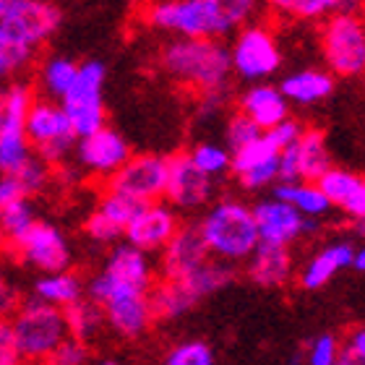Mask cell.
<instances>
[{"instance_id": "obj_1", "label": "cell", "mask_w": 365, "mask_h": 365, "mask_svg": "<svg viewBox=\"0 0 365 365\" xmlns=\"http://www.w3.org/2000/svg\"><path fill=\"white\" fill-rule=\"evenodd\" d=\"M256 14L251 0H162L144 11V21L173 39H220L243 29Z\"/></svg>"}, {"instance_id": "obj_2", "label": "cell", "mask_w": 365, "mask_h": 365, "mask_svg": "<svg viewBox=\"0 0 365 365\" xmlns=\"http://www.w3.org/2000/svg\"><path fill=\"white\" fill-rule=\"evenodd\" d=\"M196 230L209 256L227 267L248 261L261 243L256 220H253V206L243 204L237 198L214 201L204 212V217L198 220Z\"/></svg>"}, {"instance_id": "obj_3", "label": "cell", "mask_w": 365, "mask_h": 365, "mask_svg": "<svg viewBox=\"0 0 365 365\" xmlns=\"http://www.w3.org/2000/svg\"><path fill=\"white\" fill-rule=\"evenodd\" d=\"M162 71L178 84L201 94L225 91L230 81V53L220 39H170L160 53Z\"/></svg>"}, {"instance_id": "obj_4", "label": "cell", "mask_w": 365, "mask_h": 365, "mask_svg": "<svg viewBox=\"0 0 365 365\" xmlns=\"http://www.w3.org/2000/svg\"><path fill=\"white\" fill-rule=\"evenodd\" d=\"M11 331L16 339V350L24 363H45L66 339L68 327L61 308L42 303L37 297L21 300L11 316Z\"/></svg>"}, {"instance_id": "obj_5", "label": "cell", "mask_w": 365, "mask_h": 365, "mask_svg": "<svg viewBox=\"0 0 365 365\" xmlns=\"http://www.w3.org/2000/svg\"><path fill=\"white\" fill-rule=\"evenodd\" d=\"M321 55L331 76L365 73V16L352 6H344L324 19Z\"/></svg>"}, {"instance_id": "obj_6", "label": "cell", "mask_w": 365, "mask_h": 365, "mask_svg": "<svg viewBox=\"0 0 365 365\" xmlns=\"http://www.w3.org/2000/svg\"><path fill=\"white\" fill-rule=\"evenodd\" d=\"M154 287L152 259L128 243L113 245L102 272L89 282V297L97 305L120 295H149Z\"/></svg>"}, {"instance_id": "obj_7", "label": "cell", "mask_w": 365, "mask_h": 365, "mask_svg": "<svg viewBox=\"0 0 365 365\" xmlns=\"http://www.w3.org/2000/svg\"><path fill=\"white\" fill-rule=\"evenodd\" d=\"M227 53L232 73L251 84H267L282 66L279 39L264 21H248L237 29Z\"/></svg>"}, {"instance_id": "obj_8", "label": "cell", "mask_w": 365, "mask_h": 365, "mask_svg": "<svg viewBox=\"0 0 365 365\" xmlns=\"http://www.w3.org/2000/svg\"><path fill=\"white\" fill-rule=\"evenodd\" d=\"M34 99L29 84L0 91V175H16L34 157L26 138V113Z\"/></svg>"}, {"instance_id": "obj_9", "label": "cell", "mask_w": 365, "mask_h": 365, "mask_svg": "<svg viewBox=\"0 0 365 365\" xmlns=\"http://www.w3.org/2000/svg\"><path fill=\"white\" fill-rule=\"evenodd\" d=\"M26 138L34 157L50 165L61 168L66 165L68 154L76 149V133L71 128L63 107L53 99H34L26 113Z\"/></svg>"}, {"instance_id": "obj_10", "label": "cell", "mask_w": 365, "mask_h": 365, "mask_svg": "<svg viewBox=\"0 0 365 365\" xmlns=\"http://www.w3.org/2000/svg\"><path fill=\"white\" fill-rule=\"evenodd\" d=\"M105 76H107V71L99 61L78 63L76 84L71 86L68 94L58 102V105L63 107L66 118H68L76 138H84L107 125L105 97H102Z\"/></svg>"}, {"instance_id": "obj_11", "label": "cell", "mask_w": 365, "mask_h": 365, "mask_svg": "<svg viewBox=\"0 0 365 365\" xmlns=\"http://www.w3.org/2000/svg\"><path fill=\"white\" fill-rule=\"evenodd\" d=\"M61 8L45 0H0V29L19 45L39 47L61 29Z\"/></svg>"}, {"instance_id": "obj_12", "label": "cell", "mask_w": 365, "mask_h": 365, "mask_svg": "<svg viewBox=\"0 0 365 365\" xmlns=\"http://www.w3.org/2000/svg\"><path fill=\"white\" fill-rule=\"evenodd\" d=\"M168 182V157L162 154H130V160L107 180V190L130 198L133 204L162 201Z\"/></svg>"}, {"instance_id": "obj_13", "label": "cell", "mask_w": 365, "mask_h": 365, "mask_svg": "<svg viewBox=\"0 0 365 365\" xmlns=\"http://www.w3.org/2000/svg\"><path fill=\"white\" fill-rule=\"evenodd\" d=\"M8 251L14 253V256H19L24 264H29L31 269H37V272H42V274L68 272L71 259H73L66 235H63L55 225L42 222V220L34 222Z\"/></svg>"}, {"instance_id": "obj_14", "label": "cell", "mask_w": 365, "mask_h": 365, "mask_svg": "<svg viewBox=\"0 0 365 365\" xmlns=\"http://www.w3.org/2000/svg\"><path fill=\"white\" fill-rule=\"evenodd\" d=\"M217 182L206 178L201 170L190 162L188 152L168 157V182H165V196L162 201L170 204L175 212H198L209 209L214 198Z\"/></svg>"}, {"instance_id": "obj_15", "label": "cell", "mask_w": 365, "mask_h": 365, "mask_svg": "<svg viewBox=\"0 0 365 365\" xmlns=\"http://www.w3.org/2000/svg\"><path fill=\"white\" fill-rule=\"evenodd\" d=\"M279 157L282 149L274 144L267 133H261L256 141L248 146L232 152V165H230V175L235 182L248 193H259V190L274 188L279 182Z\"/></svg>"}, {"instance_id": "obj_16", "label": "cell", "mask_w": 365, "mask_h": 365, "mask_svg": "<svg viewBox=\"0 0 365 365\" xmlns=\"http://www.w3.org/2000/svg\"><path fill=\"white\" fill-rule=\"evenodd\" d=\"M331 165L327 133L321 128H303L292 146H287L279 157V182H319L321 175Z\"/></svg>"}, {"instance_id": "obj_17", "label": "cell", "mask_w": 365, "mask_h": 365, "mask_svg": "<svg viewBox=\"0 0 365 365\" xmlns=\"http://www.w3.org/2000/svg\"><path fill=\"white\" fill-rule=\"evenodd\" d=\"M178 230H180V217L175 209L165 201H152V204H141L133 212L123 237L128 245L149 256V253L165 251V245L175 237Z\"/></svg>"}, {"instance_id": "obj_18", "label": "cell", "mask_w": 365, "mask_h": 365, "mask_svg": "<svg viewBox=\"0 0 365 365\" xmlns=\"http://www.w3.org/2000/svg\"><path fill=\"white\" fill-rule=\"evenodd\" d=\"M73 154H76V165L84 173H89L94 178H102L107 182L130 160L133 152H130L128 141H125V136H123L120 130L105 125V128L94 130L89 136L78 138Z\"/></svg>"}, {"instance_id": "obj_19", "label": "cell", "mask_w": 365, "mask_h": 365, "mask_svg": "<svg viewBox=\"0 0 365 365\" xmlns=\"http://www.w3.org/2000/svg\"><path fill=\"white\" fill-rule=\"evenodd\" d=\"M253 220L261 243L282 245V248H292L305 232L319 227V222L303 220L292 206L282 204L277 198H264L253 206Z\"/></svg>"}, {"instance_id": "obj_20", "label": "cell", "mask_w": 365, "mask_h": 365, "mask_svg": "<svg viewBox=\"0 0 365 365\" xmlns=\"http://www.w3.org/2000/svg\"><path fill=\"white\" fill-rule=\"evenodd\" d=\"M331 209H339L355 222L358 235L365 237V178L344 168H329L319 180Z\"/></svg>"}, {"instance_id": "obj_21", "label": "cell", "mask_w": 365, "mask_h": 365, "mask_svg": "<svg viewBox=\"0 0 365 365\" xmlns=\"http://www.w3.org/2000/svg\"><path fill=\"white\" fill-rule=\"evenodd\" d=\"M355 245L350 240H329L313 251L297 272V282L303 289H321L334 279L336 274L355 264Z\"/></svg>"}, {"instance_id": "obj_22", "label": "cell", "mask_w": 365, "mask_h": 365, "mask_svg": "<svg viewBox=\"0 0 365 365\" xmlns=\"http://www.w3.org/2000/svg\"><path fill=\"white\" fill-rule=\"evenodd\" d=\"M237 113L245 115L248 120L261 130L277 128L284 120H289V102L274 84H251L237 99Z\"/></svg>"}, {"instance_id": "obj_23", "label": "cell", "mask_w": 365, "mask_h": 365, "mask_svg": "<svg viewBox=\"0 0 365 365\" xmlns=\"http://www.w3.org/2000/svg\"><path fill=\"white\" fill-rule=\"evenodd\" d=\"M212 261L204 240L198 235L196 225H180L175 237L162 251V274L165 279H182Z\"/></svg>"}, {"instance_id": "obj_24", "label": "cell", "mask_w": 365, "mask_h": 365, "mask_svg": "<svg viewBox=\"0 0 365 365\" xmlns=\"http://www.w3.org/2000/svg\"><path fill=\"white\" fill-rule=\"evenodd\" d=\"M105 313V324L120 336H141L154 324V311L149 295H120L99 305Z\"/></svg>"}, {"instance_id": "obj_25", "label": "cell", "mask_w": 365, "mask_h": 365, "mask_svg": "<svg viewBox=\"0 0 365 365\" xmlns=\"http://www.w3.org/2000/svg\"><path fill=\"white\" fill-rule=\"evenodd\" d=\"M245 269H248L251 282L259 287H284L295 274V256L289 248H282V245L259 243L251 259L245 261Z\"/></svg>"}, {"instance_id": "obj_26", "label": "cell", "mask_w": 365, "mask_h": 365, "mask_svg": "<svg viewBox=\"0 0 365 365\" xmlns=\"http://www.w3.org/2000/svg\"><path fill=\"white\" fill-rule=\"evenodd\" d=\"M279 91L284 94L289 105H319L331 97L334 91V76L321 68H303L295 71L279 81Z\"/></svg>"}, {"instance_id": "obj_27", "label": "cell", "mask_w": 365, "mask_h": 365, "mask_svg": "<svg viewBox=\"0 0 365 365\" xmlns=\"http://www.w3.org/2000/svg\"><path fill=\"white\" fill-rule=\"evenodd\" d=\"M272 198L292 206V209L308 222H321L331 212V204H329V198L324 196V190L319 188V182H305V180L277 182L272 188Z\"/></svg>"}, {"instance_id": "obj_28", "label": "cell", "mask_w": 365, "mask_h": 365, "mask_svg": "<svg viewBox=\"0 0 365 365\" xmlns=\"http://www.w3.org/2000/svg\"><path fill=\"white\" fill-rule=\"evenodd\" d=\"M34 297L42 303L53 305V308H68L76 300L84 297V282L76 272H55V274H42L34 282Z\"/></svg>"}, {"instance_id": "obj_29", "label": "cell", "mask_w": 365, "mask_h": 365, "mask_svg": "<svg viewBox=\"0 0 365 365\" xmlns=\"http://www.w3.org/2000/svg\"><path fill=\"white\" fill-rule=\"evenodd\" d=\"M149 303H152L154 321H173L180 319L182 313H188L196 300L188 295V289L175 279L154 282L152 292H149Z\"/></svg>"}, {"instance_id": "obj_30", "label": "cell", "mask_w": 365, "mask_h": 365, "mask_svg": "<svg viewBox=\"0 0 365 365\" xmlns=\"http://www.w3.org/2000/svg\"><path fill=\"white\" fill-rule=\"evenodd\" d=\"M232 279H235V269L212 259V261H206L201 269H196L193 274H188V277H182V279H175V282H180L182 287L188 289V295L198 303V300H204V297L220 292L222 287H227Z\"/></svg>"}, {"instance_id": "obj_31", "label": "cell", "mask_w": 365, "mask_h": 365, "mask_svg": "<svg viewBox=\"0 0 365 365\" xmlns=\"http://www.w3.org/2000/svg\"><path fill=\"white\" fill-rule=\"evenodd\" d=\"M63 316H66V327H68L71 339H78V342H89L102 331L105 324V313L91 297H81L73 305L63 308Z\"/></svg>"}, {"instance_id": "obj_32", "label": "cell", "mask_w": 365, "mask_h": 365, "mask_svg": "<svg viewBox=\"0 0 365 365\" xmlns=\"http://www.w3.org/2000/svg\"><path fill=\"white\" fill-rule=\"evenodd\" d=\"M76 76H78V63L71 61V58H63V55L50 58L42 66V71H39L42 89L47 91V97H53V102H61L68 94L71 86L76 84Z\"/></svg>"}, {"instance_id": "obj_33", "label": "cell", "mask_w": 365, "mask_h": 365, "mask_svg": "<svg viewBox=\"0 0 365 365\" xmlns=\"http://www.w3.org/2000/svg\"><path fill=\"white\" fill-rule=\"evenodd\" d=\"M190 162L196 165L206 178H212L214 182L220 178L230 175V165H232V154L225 144L217 141H198L193 149L188 152Z\"/></svg>"}, {"instance_id": "obj_34", "label": "cell", "mask_w": 365, "mask_h": 365, "mask_svg": "<svg viewBox=\"0 0 365 365\" xmlns=\"http://www.w3.org/2000/svg\"><path fill=\"white\" fill-rule=\"evenodd\" d=\"M34 222H37V214H34L31 201H21V204L11 206L8 212L0 214V245L8 251Z\"/></svg>"}, {"instance_id": "obj_35", "label": "cell", "mask_w": 365, "mask_h": 365, "mask_svg": "<svg viewBox=\"0 0 365 365\" xmlns=\"http://www.w3.org/2000/svg\"><path fill=\"white\" fill-rule=\"evenodd\" d=\"M344 6L347 3H336V0H277L274 3V8H279L282 14L295 16L300 21H324Z\"/></svg>"}, {"instance_id": "obj_36", "label": "cell", "mask_w": 365, "mask_h": 365, "mask_svg": "<svg viewBox=\"0 0 365 365\" xmlns=\"http://www.w3.org/2000/svg\"><path fill=\"white\" fill-rule=\"evenodd\" d=\"M105 220H110L115 225V227L120 230V232H125V227H128L130 217H133V212L138 209V204H133L130 198L120 196V193H115V190H102V196H99L97 206H94Z\"/></svg>"}, {"instance_id": "obj_37", "label": "cell", "mask_w": 365, "mask_h": 365, "mask_svg": "<svg viewBox=\"0 0 365 365\" xmlns=\"http://www.w3.org/2000/svg\"><path fill=\"white\" fill-rule=\"evenodd\" d=\"M162 365H214V352L204 339H188L168 350Z\"/></svg>"}, {"instance_id": "obj_38", "label": "cell", "mask_w": 365, "mask_h": 365, "mask_svg": "<svg viewBox=\"0 0 365 365\" xmlns=\"http://www.w3.org/2000/svg\"><path fill=\"white\" fill-rule=\"evenodd\" d=\"M34 50L19 45L14 37H8L6 31L0 29V78L14 76L16 71H21L29 66Z\"/></svg>"}, {"instance_id": "obj_39", "label": "cell", "mask_w": 365, "mask_h": 365, "mask_svg": "<svg viewBox=\"0 0 365 365\" xmlns=\"http://www.w3.org/2000/svg\"><path fill=\"white\" fill-rule=\"evenodd\" d=\"M342 342L334 334H319L305 347V365H336L342 358Z\"/></svg>"}, {"instance_id": "obj_40", "label": "cell", "mask_w": 365, "mask_h": 365, "mask_svg": "<svg viewBox=\"0 0 365 365\" xmlns=\"http://www.w3.org/2000/svg\"><path fill=\"white\" fill-rule=\"evenodd\" d=\"M261 136V130L253 125L245 115L235 113L230 115L227 125H225V138H227V149L230 154L237 152V149H243V146H248L251 141H256V138Z\"/></svg>"}, {"instance_id": "obj_41", "label": "cell", "mask_w": 365, "mask_h": 365, "mask_svg": "<svg viewBox=\"0 0 365 365\" xmlns=\"http://www.w3.org/2000/svg\"><path fill=\"white\" fill-rule=\"evenodd\" d=\"M50 175H53V173H50V165H45V162L39 160V157H31V160L26 162V165H24V168L19 170L14 178L21 182L24 190H26L29 196H37L39 190L47 185Z\"/></svg>"}, {"instance_id": "obj_42", "label": "cell", "mask_w": 365, "mask_h": 365, "mask_svg": "<svg viewBox=\"0 0 365 365\" xmlns=\"http://www.w3.org/2000/svg\"><path fill=\"white\" fill-rule=\"evenodd\" d=\"M84 230L94 243H102V245H118V240L123 237L120 230L115 227L110 220H105L97 209H91L89 212V217H86V222H84Z\"/></svg>"}, {"instance_id": "obj_43", "label": "cell", "mask_w": 365, "mask_h": 365, "mask_svg": "<svg viewBox=\"0 0 365 365\" xmlns=\"http://www.w3.org/2000/svg\"><path fill=\"white\" fill-rule=\"evenodd\" d=\"M86 360H89V347L68 336L42 365H86Z\"/></svg>"}, {"instance_id": "obj_44", "label": "cell", "mask_w": 365, "mask_h": 365, "mask_svg": "<svg viewBox=\"0 0 365 365\" xmlns=\"http://www.w3.org/2000/svg\"><path fill=\"white\" fill-rule=\"evenodd\" d=\"M21 201H31V196L24 190L21 182L14 175H0V214L8 212L11 206L21 204Z\"/></svg>"}, {"instance_id": "obj_45", "label": "cell", "mask_w": 365, "mask_h": 365, "mask_svg": "<svg viewBox=\"0 0 365 365\" xmlns=\"http://www.w3.org/2000/svg\"><path fill=\"white\" fill-rule=\"evenodd\" d=\"M19 289H16L14 279H11V274H8L6 264L0 261V316L3 319H8L11 313L19 308Z\"/></svg>"}, {"instance_id": "obj_46", "label": "cell", "mask_w": 365, "mask_h": 365, "mask_svg": "<svg viewBox=\"0 0 365 365\" xmlns=\"http://www.w3.org/2000/svg\"><path fill=\"white\" fill-rule=\"evenodd\" d=\"M303 123L300 120H295V118H289V120H284L282 125H277V128H272V130H267V136L272 138L274 144L279 146L282 152L287 149V146H292L297 141V136L303 133Z\"/></svg>"}, {"instance_id": "obj_47", "label": "cell", "mask_w": 365, "mask_h": 365, "mask_svg": "<svg viewBox=\"0 0 365 365\" xmlns=\"http://www.w3.org/2000/svg\"><path fill=\"white\" fill-rule=\"evenodd\" d=\"M19 350H16V339L11 331V321L0 316V365H19Z\"/></svg>"}, {"instance_id": "obj_48", "label": "cell", "mask_w": 365, "mask_h": 365, "mask_svg": "<svg viewBox=\"0 0 365 365\" xmlns=\"http://www.w3.org/2000/svg\"><path fill=\"white\" fill-rule=\"evenodd\" d=\"M342 350L347 358H352L358 365H365V327L350 331V336L342 342Z\"/></svg>"}, {"instance_id": "obj_49", "label": "cell", "mask_w": 365, "mask_h": 365, "mask_svg": "<svg viewBox=\"0 0 365 365\" xmlns=\"http://www.w3.org/2000/svg\"><path fill=\"white\" fill-rule=\"evenodd\" d=\"M352 267L358 269V272H365V245L355 251V264H352Z\"/></svg>"}, {"instance_id": "obj_50", "label": "cell", "mask_w": 365, "mask_h": 365, "mask_svg": "<svg viewBox=\"0 0 365 365\" xmlns=\"http://www.w3.org/2000/svg\"><path fill=\"white\" fill-rule=\"evenodd\" d=\"M336 365H358V363H355L352 358H347V355L342 352V358H339V363H336Z\"/></svg>"}, {"instance_id": "obj_51", "label": "cell", "mask_w": 365, "mask_h": 365, "mask_svg": "<svg viewBox=\"0 0 365 365\" xmlns=\"http://www.w3.org/2000/svg\"><path fill=\"white\" fill-rule=\"evenodd\" d=\"M99 365H118V363H113V360H102Z\"/></svg>"}, {"instance_id": "obj_52", "label": "cell", "mask_w": 365, "mask_h": 365, "mask_svg": "<svg viewBox=\"0 0 365 365\" xmlns=\"http://www.w3.org/2000/svg\"><path fill=\"white\" fill-rule=\"evenodd\" d=\"M19 365H39V363H24V360H21V363H19Z\"/></svg>"}, {"instance_id": "obj_53", "label": "cell", "mask_w": 365, "mask_h": 365, "mask_svg": "<svg viewBox=\"0 0 365 365\" xmlns=\"http://www.w3.org/2000/svg\"><path fill=\"white\" fill-rule=\"evenodd\" d=\"M363 16H365V11H363Z\"/></svg>"}]
</instances>
